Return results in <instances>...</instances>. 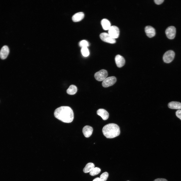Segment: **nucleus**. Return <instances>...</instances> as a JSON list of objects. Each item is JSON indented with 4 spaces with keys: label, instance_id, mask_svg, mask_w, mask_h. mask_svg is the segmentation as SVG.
Returning <instances> with one entry per match:
<instances>
[{
    "label": "nucleus",
    "instance_id": "nucleus-12",
    "mask_svg": "<svg viewBox=\"0 0 181 181\" xmlns=\"http://www.w3.org/2000/svg\"><path fill=\"white\" fill-rule=\"evenodd\" d=\"M93 130V129L92 127L88 125H86L83 127L82 132L85 137L88 138L91 135Z\"/></svg>",
    "mask_w": 181,
    "mask_h": 181
},
{
    "label": "nucleus",
    "instance_id": "nucleus-7",
    "mask_svg": "<svg viewBox=\"0 0 181 181\" xmlns=\"http://www.w3.org/2000/svg\"><path fill=\"white\" fill-rule=\"evenodd\" d=\"M165 33L167 37L169 39H173L175 37L176 29L174 26H171L166 29Z\"/></svg>",
    "mask_w": 181,
    "mask_h": 181
},
{
    "label": "nucleus",
    "instance_id": "nucleus-3",
    "mask_svg": "<svg viewBox=\"0 0 181 181\" xmlns=\"http://www.w3.org/2000/svg\"><path fill=\"white\" fill-rule=\"evenodd\" d=\"M175 55L174 52L172 50H169L166 52L163 57L164 62L166 63L171 62L173 60Z\"/></svg>",
    "mask_w": 181,
    "mask_h": 181
},
{
    "label": "nucleus",
    "instance_id": "nucleus-15",
    "mask_svg": "<svg viewBox=\"0 0 181 181\" xmlns=\"http://www.w3.org/2000/svg\"><path fill=\"white\" fill-rule=\"evenodd\" d=\"M168 106L171 109L180 110L181 109V103L176 101L171 102L168 103Z\"/></svg>",
    "mask_w": 181,
    "mask_h": 181
},
{
    "label": "nucleus",
    "instance_id": "nucleus-18",
    "mask_svg": "<svg viewBox=\"0 0 181 181\" xmlns=\"http://www.w3.org/2000/svg\"><path fill=\"white\" fill-rule=\"evenodd\" d=\"M94 164L91 162L87 163L83 169V171L85 173L90 172L95 167Z\"/></svg>",
    "mask_w": 181,
    "mask_h": 181
},
{
    "label": "nucleus",
    "instance_id": "nucleus-16",
    "mask_svg": "<svg viewBox=\"0 0 181 181\" xmlns=\"http://www.w3.org/2000/svg\"><path fill=\"white\" fill-rule=\"evenodd\" d=\"M101 23L103 28L105 30H108L111 26L110 22L106 19H102Z\"/></svg>",
    "mask_w": 181,
    "mask_h": 181
},
{
    "label": "nucleus",
    "instance_id": "nucleus-11",
    "mask_svg": "<svg viewBox=\"0 0 181 181\" xmlns=\"http://www.w3.org/2000/svg\"><path fill=\"white\" fill-rule=\"evenodd\" d=\"M145 31L146 35L149 38H152L155 35V29L151 26H146L145 28Z\"/></svg>",
    "mask_w": 181,
    "mask_h": 181
},
{
    "label": "nucleus",
    "instance_id": "nucleus-25",
    "mask_svg": "<svg viewBox=\"0 0 181 181\" xmlns=\"http://www.w3.org/2000/svg\"><path fill=\"white\" fill-rule=\"evenodd\" d=\"M153 181H168L166 179L163 178H158L155 179Z\"/></svg>",
    "mask_w": 181,
    "mask_h": 181
},
{
    "label": "nucleus",
    "instance_id": "nucleus-13",
    "mask_svg": "<svg viewBox=\"0 0 181 181\" xmlns=\"http://www.w3.org/2000/svg\"><path fill=\"white\" fill-rule=\"evenodd\" d=\"M97 114L100 116L104 120L107 119L109 118V114L108 112L103 109H100L97 111Z\"/></svg>",
    "mask_w": 181,
    "mask_h": 181
},
{
    "label": "nucleus",
    "instance_id": "nucleus-2",
    "mask_svg": "<svg viewBox=\"0 0 181 181\" xmlns=\"http://www.w3.org/2000/svg\"><path fill=\"white\" fill-rule=\"evenodd\" d=\"M104 135L107 138H113L118 136L120 133V128L117 124L109 123L105 125L102 129Z\"/></svg>",
    "mask_w": 181,
    "mask_h": 181
},
{
    "label": "nucleus",
    "instance_id": "nucleus-26",
    "mask_svg": "<svg viewBox=\"0 0 181 181\" xmlns=\"http://www.w3.org/2000/svg\"><path fill=\"white\" fill-rule=\"evenodd\" d=\"M93 181H101L100 178L99 177H97L95 178Z\"/></svg>",
    "mask_w": 181,
    "mask_h": 181
},
{
    "label": "nucleus",
    "instance_id": "nucleus-21",
    "mask_svg": "<svg viewBox=\"0 0 181 181\" xmlns=\"http://www.w3.org/2000/svg\"><path fill=\"white\" fill-rule=\"evenodd\" d=\"M109 176L108 173L105 172L102 173L100 176V178L101 181H106Z\"/></svg>",
    "mask_w": 181,
    "mask_h": 181
},
{
    "label": "nucleus",
    "instance_id": "nucleus-20",
    "mask_svg": "<svg viewBox=\"0 0 181 181\" xmlns=\"http://www.w3.org/2000/svg\"><path fill=\"white\" fill-rule=\"evenodd\" d=\"M81 52L82 55L84 57H87L89 55V51L87 47L82 48Z\"/></svg>",
    "mask_w": 181,
    "mask_h": 181
},
{
    "label": "nucleus",
    "instance_id": "nucleus-22",
    "mask_svg": "<svg viewBox=\"0 0 181 181\" xmlns=\"http://www.w3.org/2000/svg\"><path fill=\"white\" fill-rule=\"evenodd\" d=\"M79 46L82 48L84 47H87L89 45L88 42L85 40H82L79 42Z\"/></svg>",
    "mask_w": 181,
    "mask_h": 181
},
{
    "label": "nucleus",
    "instance_id": "nucleus-19",
    "mask_svg": "<svg viewBox=\"0 0 181 181\" xmlns=\"http://www.w3.org/2000/svg\"><path fill=\"white\" fill-rule=\"evenodd\" d=\"M101 171V169L100 168L94 167L89 172V174L91 175L94 176L98 174Z\"/></svg>",
    "mask_w": 181,
    "mask_h": 181
},
{
    "label": "nucleus",
    "instance_id": "nucleus-5",
    "mask_svg": "<svg viewBox=\"0 0 181 181\" xmlns=\"http://www.w3.org/2000/svg\"><path fill=\"white\" fill-rule=\"evenodd\" d=\"M100 38L103 41L110 43H114L116 41L115 39L112 37L108 33L103 32L100 35Z\"/></svg>",
    "mask_w": 181,
    "mask_h": 181
},
{
    "label": "nucleus",
    "instance_id": "nucleus-24",
    "mask_svg": "<svg viewBox=\"0 0 181 181\" xmlns=\"http://www.w3.org/2000/svg\"><path fill=\"white\" fill-rule=\"evenodd\" d=\"M164 1V0H155L154 1L156 4L157 5H160L162 4Z\"/></svg>",
    "mask_w": 181,
    "mask_h": 181
},
{
    "label": "nucleus",
    "instance_id": "nucleus-6",
    "mask_svg": "<svg viewBox=\"0 0 181 181\" xmlns=\"http://www.w3.org/2000/svg\"><path fill=\"white\" fill-rule=\"evenodd\" d=\"M116 81V78L114 76H112L106 78L103 81L102 83L103 86L107 87L113 85Z\"/></svg>",
    "mask_w": 181,
    "mask_h": 181
},
{
    "label": "nucleus",
    "instance_id": "nucleus-27",
    "mask_svg": "<svg viewBox=\"0 0 181 181\" xmlns=\"http://www.w3.org/2000/svg\"></svg>",
    "mask_w": 181,
    "mask_h": 181
},
{
    "label": "nucleus",
    "instance_id": "nucleus-23",
    "mask_svg": "<svg viewBox=\"0 0 181 181\" xmlns=\"http://www.w3.org/2000/svg\"><path fill=\"white\" fill-rule=\"evenodd\" d=\"M176 116L181 120V110H177L176 112Z\"/></svg>",
    "mask_w": 181,
    "mask_h": 181
},
{
    "label": "nucleus",
    "instance_id": "nucleus-8",
    "mask_svg": "<svg viewBox=\"0 0 181 181\" xmlns=\"http://www.w3.org/2000/svg\"><path fill=\"white\" fill-rule=\"evenodd\" d=\"M119 30L118 28L115 26H111L108 30V33L113 38H118L119 34Z\"/></svg>",
    "mask_w": 181,
    "mask_h": 181
},
{
    "label": "nucleus",
    "instance_id": "nucleus-14",
    "mask_svg": "<svg viewBox=\"0 0 181 181\" xmlns=\"http://www.w3.org/2000/svg\"><path fill=\"white\" fill-rule=\"evenodd\" d=\"M84 14L82 12L77 13L72 16V19L73 21L77 22L81 20L84 18Z\"/></svg>",
    "mask_w": 181,
    "mask_h": 181
},
{
    "label": "nucleus",
    "instance_id": "nucleus-10",
    "mask_svg": "<svg viewBox=\"0 0 181 181\" xmlns=\"http://www.w3.org/2000/svg\"><path fill=\"white\" fill-rule=\"evenodd\" d=\"M115 60L116 65L119 68L123 66L125 64V60L124 58L121 55H118L115 58Z\"/></svg>",
    "mask_w": 181,
    "mask_h": 181
},
{
    "label": "nucleus",
    "instance_id": "nucleus-17",
    "mask_svg": "<svg viewBox=\"0 0 181 181\" xmlns=\"http://www.w3.org/2000/svg\"><path fill=\"white\" fill-rule=\"evenodd\" d=\"M77 91V88L75 85H70L67 90V93L69 95H73L75 94Z\"/></svg>",
    "mask_w": 181,
    "mask_h": 181
},
{
    "label": "nucleus",
    "instance_id": "nucleus-9",
    "mask_svg": "<svg viewBox=\"0 0 181 181\" xmlns=\"http://www.w3.org/2000/svg\"><path fill=\"white\" fill-rule=\"evenodd\" d=\"M9 52L8 47L6 45L3 46L0 51V57L4 60L7 58Z\"/></svg>",
    "mask_w": 181,
    "mask_h": 181
},
{
    "label": "nucleus",
    "instance_id": "nucleus-4",
    "mask_svg": "<svg viewBox=\"0 0 181 181\" xmlns=\"http://www.w3.org/2000/svg\"><path fill=\"white\" fill-rule=\"evenodd\" d=\"M107 76V71L104 69H102L95 73L94 77L97 80L101 81L105 80Z\"/></svg>",
    "mask_w": 181,
    "mask_h": 181
},
{
    "label": "nucleus",
    "instance_id": "nucleus-1",
    "mask_svg": "<svg viewBox=\"0 0 181 181\" xmlns=\"http://www.w3.org/2000/svg\"><path fill=\"white\" fill-rule=\"evenodd\" d=\"M56 118L67 123L71 122L74 119V113L70 107L67 106H62L56 109L54 112Z\"/></svg>",
    "mask_w": 181,
    "mask_h": 181
}]
</instances>
